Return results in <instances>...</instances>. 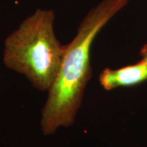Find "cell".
Instances as JSON below:
<instances>
[{
  "instance_id": "1",
  "label": "cell",
  "mask_w": 147,
  "mask_h": 147,
  "mask_svg": "<svg viewBox=\"0 0 147 147\" xmlns=\"http://www.w3.org/2000/svg\"><path fill=\"white\" fill-rule=\"evenodd\" d=\"M130 0H101L79 23L75 36L65 44L60 69L41 112L43 135H53L61 127L72 126L92 76L91 52L96 38Z\"/></svg>"
},
{
  "instance_id": "2",
  "label": "cell",
  "mask_w": 147,
  "mask_h": 147,
  "mask_svg": "<svg viewBox=\"0 0 147 147\" xmlns=\"http://www.w3.org/2000/svg\"><path fill=\"white\" fill-rule=\"evenodd\" d=\"M54 24V11L38 8L7 36L3 45V65L24 75L40 92L53 86L65 51Z\"/></svg>"
},
{
  "instance_id": "3",
  "label": "cell",
  "mask_w": 147,
  "mask_h": 147,
  "mask_svg": "<svg viewBox=\"0 0 147 147\" xmlns=\"http://www.w3.org/2000/svg\"><path fill=\"white\" fill-rule=\"evenodd\" d=\"M147 81V63L138 62L118 69L105 68L99 75V83L105 91L132 87Z\"/></svg>"
},
{
  "instance_id": "4",
  "label": "cell",
  "mask_w": 147,
  "mask_h": 147,
  "mask_svg": "<svg viewBox=\"0 0 147 147\" xmlns=\"http://www.w3.org/2000/svg\"><path fill=\"white\" fill-rule=\"evenodd\" d=\"M140 56H141V59L145 61L147 63V43L144 44L140 50Z\"/></svg>"
}]
</instances>
